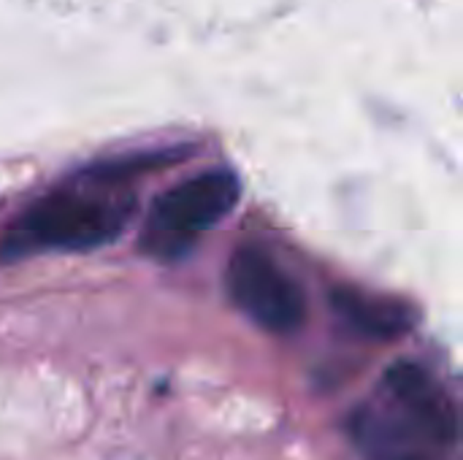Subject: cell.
<instances>
[{
  "label": "cell",
  "instance_id": "1",
  "mask_svg": "<svg viewBox=\"0 0 463 460\" xmlns=\"http://www.w3.org/2000/svg\"><path fill=\"white\" fill-rule=\"evenodd\" d=\"M125 176H87L30 203L5 228L0 260L35 252H84L114 241L133 214V195L119 187Z\"/></svg>",
  "mask_w": 463,
  "mask_h": 460
},
{
  "label": "cell",
  "instance_id": "2",
  "mask_svg": "<svg viewBox=\"0 0 463 460\" xmlns=\"http://www.w3.org/2000/svg\"><path fill=\"white\" fill-rule=\"evenodd\" d=\"M239 179L233 171L212 168L165 190L149 209L141 228V252L155 260H179L195 241L209 233L239 201Z\"/></svg>",
  "mask_w": 463,
  "mask_h": 460
},
{
  "label": "cell",
  "instance_id": "3",
  "mask_svg": "<svg viewBox=\"0 0 463 460\" xmlns=\"http://www.w3.org/2000/svg\"><path fill=\"white\" fill-rule=\"evenodd\" d=\"M231 301L263 331L296 333L307 320V298L285 268L260 247H239L225 268Z\"/></svg>",
  "mask_w": 463,
  "mask_h": 460
},
{
  "label": "cell",
  "instance_id": "4",
  "mask_svg": "<svg viewBox=\"0 0 463 460\" xmlns=\"http://www.w3.org/2000/svg\"><path fill=\"white\" fill-rule=\"evenodd\" d=\"M385 390L399 415L410 420L439 450L450 447L458 439L456 409L423 366L412 361L393 363L385 374Z\"/></svg>",
  "mask_w": 463,
  "mask_h": 460
},
{
  "label": "cell",
  "instance_id": "5",
  "mask_svg": "<svg viewBox=\"0 0 463 460\" xmlns=\"http://www.w3.org/2000/svg\"><path fill=\"white\" fill-rule=\"evenodd\" d=\"M331 304L355 333L377 342H393L404 336L415 323V314L404 304L361 290H336L331 296Z\"/></svg>",
  "mask_w": 463,
  "mask_h": 460
}]
</instances>
